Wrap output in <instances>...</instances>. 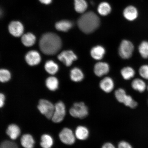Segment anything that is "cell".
I'll list each match as a JSON object with an SVG mask.
<instances>
[{
	"instance_id": "6da1fadb",
	"label": "cell",
	"mask_w": 148,
	"mask_h": 148,
	"mask_svg": "<svg viewBox=\"0 0 148 148\" xmlns=\"http://www.w3.org/2000/svg\"><path fill=\"white\" fill-rule=\"evenodd\" d=\"M62 46V40L60 37L55 33H45L40 38V49L44 54L47 55L56 54L60 51Z\"/></svg>"
},
{
	"instance_id": "7a4b0ae2",
	"label": "cell",
	"mask_w": 148,
	"mask_h": 148,
	"mask_svg": "<svg viewBox=\"0 0 148 148\" xmlns=\"http://www.w3.org/2000/svg\"><path fill=\"white\" fill-rule=\"evenodd\" d=\"M77 24L81 31L89 34L94 32L99 27L100 21L95 13L89 12L83 14L79 18Z\"/></svg>"
},
{
	"instance_id": "3957f363",
	"label": "cell",
	"mask_w": 148,
	"mask_h": 148,
	"mask_svg": "<svg viewBox=\"0 0 148 148\" xmlns=\"http://www.w3.org/2000/svg\"><path fill=\"white\" fill-rule=\"evenodd\" d=\"M70 114L74 117L82 119L88 116V109L83 102L75 103L70 108Z\"/></svg>"
},
{
	"instance_id": "277c9868",
	"label": "cell",
	"mask_w": 148,
	"mask_h": 148,
	"mask_svg": "<svg viewBox=\"0 0 148 148\" xmlns=\"http://www.w3.org/2000/svg\"><path fill=\"white\" fill-rule=\"evenodd\" d=\"M38 108L40 113L48 119H51L52 118L55 106L50 102L45 99L40 100Z\"/></svg>"
},
{
	"instance_id": "5b68a950",
	"label": "cell",
	"mask_w": 148,
	"mask_h": 148,
	"mask_svg": "<svg viewBox=\"0 0 148 148\" xmlns=\"http://www.w3.org/2000/svg\"><path fill=\"white\" fill-rule=\"evenodd\" d=\"M134 49V46L132 42L128 40H123L119 46V54L123 59H129L132 56Z\"/></svg>"
},
{
	"instance_id": "8992f818",
	"label": "cell",
	"mask_w": 148,
	"mask_h": 148,
	"mask_svg": "<svg viewBox=\"0 0 148 148\" xmlns=\"http://www.w3.org/2000/svg\"><path fill=\"white\" fill-rule=\"evenodd\" d=\"M54 113L52 118V121L55 123L62 121L66 115L65 106L62 101H59L55 105Z\"/></svg>"
},
{
	"instance_id": "52a82bcc",
	"label": "cell",
	"mask_w": 148,
	"mask_h": 148,
	"mask_svg": "<svg viewBox=\"0 0 148 148\" xmlns=\"http://www.w3.org/2000/svg\"><path fill=\"white\" fill-rule=\"evenodd\" d=\"M59 137L61 141L67 145H72L75 143V135L71 130L65 128L60 132Z\"/></svg>"
},
{
	"instance_id": "ba28073f",
	"label": "cell",
	"mask_w": 148,
	"mask_h": 148,
	"mask_svg": "<svg viewBox=\"0 0 148 148\" xmlns=\"http://www.w3.org/2000/svg\"><path fill=\"white\" fill-rule=\"evenodd\" d=\"M58 58L67 66H70L77 57L73 51H66L62 52L58 55Z\"/></svg>"
},
{
	"instance_id": "9c48e42d",
	"label": "cell",
	"mask_w": 148,
	"mask_h": 148,
	"mask_svg": "<svg viewBox=\"0 0 148 148\" xmlns=\"http://www.w3.org/2000/svg\"><path fill=\"white\" fill-rule=\"evenodd\" d=\"M8 29L9 32L13 36L19 37L23 34L24 27L23 24L20 21H13L9 23Z\"/></svg>"
},
{
	"instance_id": "30bf717a",
	"label": "cell",
	"mask_w": 148,
	"mask_h": 148,
	"mask_svg": "<svg viewBox=\"0 0 148 148\" xmlns=\"http://www.w3.org/2000/svg\"><path fill=\"white\" fill-rule=\"evenodd\" d=\"M25 60L30 66H34L39 64L41 57L38 52L35 51H29L25 56Z\"/></svg>"
},
{
	"instance_id": "8fae6325",
	"label": "cell",
	"mask_w": 148,
	"mask_h": 148,
	"mask_svg": "<svg viewBox=\"0 0 148 148\" xmlns=\"http://www.w3.org/2000/svg\"><path fill=\"white\" fill-rule=\"evenodd\" d=\"M110 70L109 65L107 63L99 62L96 64L94 67V72L98 77H101L106 75Z\"/></svg>"
},
{
	"instance_id": "7c38bea8",
	"label": "cell",
	"mask_w": 148,
	"mask_h": 148,
	"mask_svg": "<svg viewBox=\"0 0 148 148\" xmlns=\"http://www.w3.org/2000/svg\"><path fill=\"white\" fill-rule=\"evenodd\" d=\"M99 86L103 91L109 93L113 90L114 85L112 79L110 77H105L101 81Z\"/></svg>"
},
{
	"instance_id": "4fadbf2b",
	"label": "cell",
	"mask_w": 148,
	"mask_h": 148,
	"mask_svg": "<svg viewBox=\"0 0 148 148\" xmlns=\"http://www.w3.org/2000/svg\"><path fill=\"white\" fill-rule=\"evenodd\" d=\"M138 12L137 9L134 6H129L127 7L123 12V15L127 20L134 21L137 18Z\"/></svg>"
},
{
	"instance_id": "5bb4252c",
	"label": "cell",
	"mask_w": 148,
	"mask_h": 148,
	"mask_svg": "<svg viewBox=\"0 0 148 148\" xmlns=\"http://www.w3.org/2000/svg\"><path fill=\"white\" fill-rule=\"evenodd\" d=\"M73 23L69 20H62L57 22L55 24L56 28L58 31L66 32L73 27Z\"/></svg>"
},
{
	"instance_id": "9a60e30c",
	"label": "cell",
	"mask_w": 148,
	"mask_h": 148,
	"mask_svg": "<svg viewBox=\"0 0 148 148\" xmlns=\"http://www.w3.org/2000/svg\"><path fill=\"white\" fill-rule=\"evenodd\" d=\"M105 53L104 48L101 46H96L92 48L90 51V54L92 58L97 60L102 59Z\"/></svg>"
},
{
	"instance_id": "2e32d148",
	"label": "cell",
	"mask_w": 148,
	"mask_h": 148,
	"mask_svg": "<svg viewBox=\"0 0 148 148\" xmlns=\"http://www.w3.org/2000/svg\"><path fill=\"white\" fill-rule=\"evenodd\" d=\"M75 135L76 138L78 139L84 140L88 138L89 132L86 127L79 126L76 129Z\"/></svg>"
},
{
	"instance_id": "e0dca14e",
	"label": "cell",
	"mask_w": 148,
	"mask_h": 148,
	"mask_svg": "<svg viewBox=\"0 0 148 148\" xmlns=\"http://www.w3.org/2000/svg\"><path fill=\"white\" fill-rule=\"evenodd\" d=\"M131 85L134 90L140 92H143L145 91L147 88L145 82L140 79H135L133 81Z\"/></svg>"
},
{
	"instance_id": "ac0fdd59",
	"label": "cell",
	"mask_w": 148,
	"mask_h": 148,
	"mask_svg": "<svg viewBox=\"0 0 148 148\" xmlns=\"http://www.w3.org/2000/svg\"><path fill=\"white\" fill-rule=\"evenodd\" d=\"M7 135L12 140H15L19 136L20 134L19 127L14 124L9 125L6 130Z\"/></svg>"
},
{
	"instance_id": "d6986e66",
	"label": "cell",
	"mask_w": 148,
	"mask_h": 148,
	"mask_svg": "<svg viewBox=\"0 0 148 148\" xmlns=\"http://www.w3.org/2000/svg\"><path fill=\"white\" fill-rule=\"evenodd\" d=\"M74 8L76 12L79 14H84L88 8L86 0H74Z\"/></svg>"
},
{
	"instance_id": "ffe728a7",
	"label": "cell",
	"mask_w": 148,
	"mask_h": 148,
	"mask_svg": "<svg viewBox=\"0 0 148 148\" xmlns=\"http://www.w3.org/2000/svg\"><path fill=\"white\" fill-rule=\"evenodd\" d=\"M22 146L25 148H33L34 144V140L32 136L30 134L23 135L21 139Z\"/></svg>"
},
{
	"instance_id": "44dd1931",
	"label": "cell",
	"mask_w": 148,
	"mask_h": 148,
	"mask_svg": "<svg viewBox=\"0 0 148 148\" xmlns=\"http://www.w3.org/2000/svg\"><path fill=\"white\" fill-rule=\"evenodd\" d=\"M36 38L32 33H29L23 35L21 41L24 45L30 47L34 45L36 42Z\"/></svg>"
},
{
	"instance_id": "7402d4cb",
	"label": "cell",
	"mask_w": 148,
	"mask_h": 148,
	"mask_svg": "<svg viewBox=\"0 0 148 148\" xmlns=\"http://www.w3.org/2000/svg\"><path fill=\"white\" fill-rule=\"evenodd\" d=\"M84 75L79 68H75L71 70L70 77L72 80L76 82H79L84 78Z\"/></svg>"
},
{
	"instance_id": "603a6c76",
	"label": "cell",
	"mask_w": 148,
	"mask_h": 148,
	"mask_svg": "<svg viewBox=\"0 0 148 148\" xmlns=\"http://www.w3.org/2000/svg\"><path fill=\"white\" fill-rule=\"evenodd\" d=\"M111 11L110 5L107 2L101 3L98 8V12L102 16H106L110 14Z\"/></svg>"
},
{
	"instance_id": "cb8c5ba5",
	"label": "cell",
	"mask_w": 148,
	"mask_h": 148,
	"mask_svg": "<svg viewBox=\"0 0 148 148\" xmlns=\"http://www.w3.org/2000/svg\"><path fill=\"white\" fill-rule=\"evenodd\" d=\"M53 141L51 137L47 134H44L41 137L40 145L43 148H51Z\"/></svg>"
},
{
	"instance_id": "d4e9b609",
	"label": "cell",
	"mask_w": 148,
	"mask_h": 148,
	"mask_svg": "<svg viewBox=\"0 0 148 148\" xmlns=\"http://www.w3.org/2000/svg\"><path fill=\"white\" fill-rule=\"evenodd\" d=\"M46 84L49 90L54 91L58 88V81L56 77H50L46 79Z\"/></svg>"
},
{
	"instance_id": "484cf974",
	"label": "cell",
	"mask_w": 148,
	"mask_h": 148,
	"mask_svg": "<svg viewBox=\"0 0 148 148\" xmlns=\"http://www.w3.org/2000/svg\"><path fill=\"white\" fill-rule=\"evenodd\" d=\"M45 69L47 72L51 75H54L58 71V65L53 61H48L46 63Z\"/></svg>"
},
{
	"instance_id": "4316f807",
	"label": "cell",
	"mask_w": 148,
	"mask_h": 148,
	"mask_svg": "<svg viewBox=\"0 0 148 148\" xmlns=\"http://www.w3.org/2000/svg\"><path fill=\"white\" fill-rule=\"evenodd\" d=\"M121 74L124 79L126 80H129L134 77L135 71L132 68L127 66L122 69Z\"/></svg>"
},
{
	"instance_id": "83f0119b",
	"label": "cell",
	"mask_w": 148,
	"mask_h": 148,
	"mask_svg": "<svg viewBox=\"0 0 148 148\" xmlns=\"http://www.w3.org/2000/svg\"><path fill=\"white\" fill-rule=\"evenodd\" d=\"M138 51L142 58H148V42L143 41L141 42L138 47Z\"/></svg>"
},
{
	"instance_id": "f1b7e54d",
	"label": "cell",
	"mask_w": 148,
	"mask_h": 148,
	"mask_svg": "<svg viewBox=\"0 0 148 148\" xmlns=\"http://www.w3.org/2000/svg\"><path fill=\"white\" fill-rule=\"evenodd\" d=\"M115 96L116 99L119 102L123 103L127 95L124 90L122 88L118 89L115 92Z\"/></svg>"
},
{
	"instance_id": "f546056e",
	"label": "cell",
	"mask_w": 148,
	"mask_h": 148,
	"mask_svg": "<svg viewBox=\"0 0 148 148\" xmlns=\"http://www.w3.org/2000/svg\"><path fill=\"white\" fill-rule=\"evenodd\" d=\"M10 73L7 70L2 69L0 70V80L4 82L8 81L10 78Z\"/></svg>"
},
{
	"instance_id": "4dcf8cb0",
	"label": "cell",
	"mask_w": 148,
	"mask_h": 148,
	"mask_svg": "<svg viewBox=\"0 0 148 148\" xmlns=\"http://www.w3.org/2000/svg\"><path fill=\"white\" fill-rule=\"evenodd\" d=\"M123 103L126 106L132 108H136L138 105L137 102L134 101L130 96L128 95H127Z\"/></svg>"
},
{
	"instance_id": "1f68e13d",
	"label": "cell",
	"mask_w": 148,
	"mask_h": 148,
	"mask_svg": "<svg viewBox=\"0 0 148 148\" xmlns=\"http://www.w3.org/2000/svg\"><path fill=\"white\" fill-rule=\"evenodd\" d=\"M139 73L143 78L148 79V64H144L140 66L139 69Z\"/></svg>"
},
{
	"instance_id": "d6a6232c",
	"label": "cell",
	"mask_w": 148,
	"mask_h": 148,
	"mask_svg": "<svg viewBox=\"0 0 148 148\" xmlns=\"http://www.w3.org/2000/svg\"><path fill=\"white\" fill-rule=\"evenodd\" d=\"M0 148H18L16 144L13 142L5 140L1 144Z\"/></svg>"
},
{
	"instance_id": "836d02e7",
	"label": "cell",
	"mask_w": 148,
	"mask_h": 148,
	"mask_svg": "<svg viewBox=\"0 0 148 148\" xmlns=\"http://www.w3.org/2000/svg\"><path fill=\"white\" fill-rule=\"evenodd\" d=\"M118 148H133L130 144L126 141L120 142L118 146Z\"/></svg>"
},
{
	"instance_id": "e575fe53",
	"label": "cell",
	"mask_w": 148,
	"mask_h": 148,
	"mask_svg": "<svg viewBox=\"0 0 148 148\" xmlns=\"http://www.w3.org/2000/svg\"><path fill=\"white\" fill-rule=\"evenodd\" d=\"M42 4L45 5H49L53 2V0H38Z\"/></svg>"
},
{
	"instance_id": "d590c367",
	"label": "cell",
	"mask_w": 148,
	"mask_h": 148,
	"mask_svg": "<svg viewBox=\"0 0 148 148\" xmlns=\"http://www.w3.org/2000/svg\"><path fill=\"white\" fill-rule=\"evenodd\" d=\"M5 97L3 94L1 93L0 94V107H1L3 106L4 104Z\"/></svg>"
},
{
	"instance_id": "8d00e7d4",
	"label": "cell",
	"mask_w": 148,
	"mask_h": 148,
	"mask_svg": "<svg viewBox=\"0 0 148 148\" xmlns=\"http://www.w3.org/2000/svg\"><path fill=\"white\" fill-rule=\"evenodd\" d=\"M102 148H116L112 143H107L103 145Z\"/></svg>"
},
{
	"instance_id": "74e56055",
	"label": "cell",
	"mask_w": 148,
	"mask_h": 148,
	"mask_svg": "<svg viewBox=\"0 0 148 148\" xmlns=\"http://www.w3.org/2000/svg\"><path fill=\"white\" fill-rule=\"evenodd\" d=\"M147 90H148V86H147Z\"/></svg>"
},
{
	"instance_id": "f35d334b",
	"label": "cell",
	"mask_w": 148,
	"mask_h": 148,
	"mask_svg": "<svg viewBox=\"0 0 148 148\" xmlns=\"http://www.w3.org/2000/svg\"></svg>"
}]
</instances>
